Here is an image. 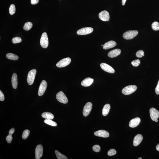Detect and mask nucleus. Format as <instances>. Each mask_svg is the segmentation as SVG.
Masks as SVG:
<instances>
[{
	"label": "nucleus",
	"instance_id": "nucleus-15",
	"mask_svg": "<svg viewBox=\"0 0 159 159\" xmlns=\"http://www.w3.org/2000/svg\"><path fill=\"white\" fill-rule=\"evenodd\" d=\"M143 140V136L140 134L137 135L134 138L133 145L135 146H138Z\"/></svg>",
	"mask_w": 159,
	"mask_h": 159
},
{
	"label": "nucleus",
	"instance_id": "nucleus-41",
	"mask_svg": "<svg viewBox=\"0 0 159 159\" xmlns=\"http://www.w3.org/2000/svg\"><path fill=\"white\" fill-rule=\"evenodd\" d=\"M156 148L157 151H159V143L157 145Z\"/></svg>",
	"mask_w": 159,
	"mask_h": 159
},
{
	"label": "nucleus",
	"instance_id": "nucleus-7",
	"mask_svg": "<svg viewBox=\"0 0 159 159\" xmlns=\"http://www.w3.org/2000/svg\"><path fill=\"white\" fill-rule=\"evenodd\" d=\"M93 31V28L91 27L83 28L78 30L77 32V33L78 35H86L92 32Z\"/></svg>",
	"mask_w": 159,
	"mask_h": 159
},
{
	"label": "nucleus",
	"instance_id": "nucleus-44",
	"mask_svg": "<svg viewBox=\"0 0 159 159\" xmlns=\"http://www.w3.org/2000/svg\"><path fill=\"white\" fill-rule=\"evenodd\" d=\"M101 46H103V45H101Z\"/></svg>",
	"mask_w": 159,
	"mask_h": 159
},
{
	"label": "nucleus",
	"instance_id": "nucleus-38",
	"mask_svg": "<svg viewBox=\"0 0 159 159\" xmlns=\"http://www.w3.org/2000/svg\"><path fill=\"white\" fill-rule=\"evenodd\" d=\"M39 2V0H31V3L32 4H36Z\"/></svg>",
	"mask_w": 159,
	"mask_h": 159
},
{
	"label": "nucleus",
	"instance_id": "nucleus-22",
	"mask_svg": "<svg viewBox=\"0 0 159 159\" xmlns=\"http://www.w3.org/2000/svg\"><path fill=\"white\" fill-rule=\"evenodd\" d=\"M110 108V106L109 104L105 105L104 106L102 110V114L104 116H106L109 113Z\"/></svg>",
	"mask_w": 159,
	"mask_h": 159
},
{
	"label": "nucleus",
	"instance_id": "nucleus-14",
	"mask_svg": "<svg viewBox=\"0 0 159 159\" xmlns=\"http://www.w3.org/2000/svg\"><path fill=\"white\" fill-rule=\"evenodd\" d=\"M94 134L95 136L103 137V138H108L109 136V133L108 131L104 130H100L95 132Z\"/></svg>",
	"mask_w": 159,
	"mask_h": 159
},
{
	"label": "nucleus",
	"instance_id": "nucleus-33",
	"mask_svg": "<svg viewBox=\"0 0 159 159\" xmlns=\"http://www.w3.org/2000/svg\"><path fill=\"white\" fill-rule=\"evenodd\" d=\"M140 63V61L139 60L137 59L134 60L131 62V64L133 66L135 67L138 66Z\"/></svg>",
	"mask_w": 159,
	"mask_h": 159
},
{
	"label": "nucleus",
	"instance_id": "nucleus-17",
	"mask_svg": "<svg viewBox=\"0 0 159 159\" xmlns=\"http://www.w3.org/2000/svg\"><path fill=\"white\" fill-rule=\"evenodd\" d=\"M116 45L117 43L115 41H110L107 42L103 45V48L105 50L114 47Z\"/></svg>",
	"mask_w": 159,
	"mask_h": 159
},
{
	"label": "nucleus",
	"instance_id": "nucleus-5",
	"mask_svg": "<svg viewBox=\"0 0 159 159\" xmlns=\"http://www.w3.org/2000/svg\"><path fill=\"white\" fill-rule=\"evenodd\" d=\"M56 98L58 101L60 103L66 104L68 102V98L62 91H60L57 94Z\"/></svg>",
	"mask_w": 159,
	"mask_h": 159
},
{
	"label": "nucleus",
	"instance_id": "nucleus-13",
	"mask_svg": "<svg viewBox=\"0 0 159 159\" xmlns=\"http://www.w3.org/2000/svg\"><path fill=\"white\" fill-rule=\"evenodd\" d=\"M99 17L102 21H108L110 20L109 13L106 11H103L100 12L99 14Z\"/></svg>",
	"mask_w": 159,
	"mask_h": 159
},
{
	"label": "nucleus",
	"instance_id": "nucleus-9",
	"mask_svg": "<svg viewBox=\"0 0 159 159\" xmlns=\"http://www.w3.org/2000/svg\"><path fill=\"white\" fill-rule=\"evenodd\" d=\"M43 148L41 145H38L36 147L35 151V158L40 159L42 156Z\"/></svg>",
	"mask_w": 159,
	"mask_h": 159
},
{
	"label": "nucleus",
	"instance_id": "nucleus-31",
	"mask_svg": "<svg viewBox=\"0 0 159 159\" xmlns=\"http://www.w3.org/2000/svg\"><path fill=\"white\" fill-rule=\"evenodd\" d=\"M116 151L113 149H110L108 152V155L109 156H113L116 154Z\"/></svg>",
	"mask_w": 159,
	"mask_h": 159
},
{
	"label": "nucleus",
	"instance_id": "nucleus-1",
	"mask_svg": "<svg viewBox=\"0 0 159 159\" xmlns=\"http://www.w3.org/2000/svg\"><path fill=\"white\" fill-rule=\"evenodd\" d=\"M137 89V87L135 85H130L124 88L122 92L123 94L129 95L134 92L136 91Z\"/></svg>",
	"mask_w": 159,
	"mask_h": 159
},
{
	"label": "nucleus",
	"instance_id": "nucleus-36",
	"mask_svg": "<svg viewBox=\"0 0 159 159\" xmlns=\"http://www.w3.org/2000/svg\"><path fill=\"white\" fill-rule=\"evenodd\" d=\"M5 99V97L4 94L2 92L0 91V100L1 101H4Z\"/></svg>",
	"mask_w": 159,
	"mask_h": 159
},
{
	"label": "nucleus",
	"instance_id": "nucleus-16",
	"mask_svg": "<svg viewBox=\"0 0 159 159\" xmlns=\"http://www.w3.org/2000/svg\"><path fill=\"white\" fill-rule=\"evenodd\" d=\"M141 120L139 118L137 117L131 120L130 122L129 126L132 128H135L139 124Z\"/></svg>",
	"mask_w": 159,
	"mask_h": 159
},
{
	"label": "nucleus",
	"instance_id": "nucleus-29",
	"mask_svg": "<svg viewBox=\"0 0 159 159\" xmlns=\"http://www.w3.org/2000/svg\"><path fill=\"white\" fill-rule=\"evenodd\" d=\"M16 8L14 4H11L10 6L9 9L10 14L11 15L14 14L16 12Z\"/></svg>",
	"mask_w": 159,
	"mask_h": 159
},
{
	"label": "nucleus",
	"instance_id": "nucleus-27",
	"mask_svg": "<svg viewBox=\"0 0 159 159\" xmlns=\"http://www.w3.org/2000/svg\"><path fill=\"white\" fill-rule=\"evenodd\" d=\"M30 131L29 130H26L23 131L22 135V138L23 140H26L29 136Z\"/></svg>",
	"mask_w": 159,
	"mask_h": 159
},
{
	"label": "nucleus",
	"instance_id": "nucleus-6",
	"mask_svg": "<svg viewBox=\"0 0 159 159\" xmlns=\"http://www.w3.org/2000/svg\"><path fill=\"white\" fill-rule=\"evenodd\" d=\"M71 62V59L70 58H63L56 64V66L58 68H62L67 66Z\"/></svg>",
	"mask_w": 159,
	"mask_h": 159
},
{
	"label": "nucleus",
	"instance_id": "nucleus-37",
	"mask_svg": "<svg viewBox=\"0 0 159 159\" xmlns=\"http://www.w3.org/2000/svg\"><path fill=\"white\" fill-rule=\"evenodd\" d=\"M155 91L157 95L159 94V80L158 82V85L155 89Z\"/></svg>",
	"mask_w": 159,
	"mask_h": 159
},
{
	"label": "nucleus",
	"instance_id": "nucleus-24",
	"mask_svg": "<svg viewBox=\"0 0 159 159\" xmlns=\"http://www.w3.org/2000/svg\"><path fill=\"white\" fill-rule=\"evenodd\" d=\"M32 26V23L31 22H27L25 23L23 28L25 31H28L31 29Z\"/></svg>",
	"mask_w": 159,
	"mask_h": 159
},
{
	"label": "nucleus",
	"instance_id": "nucleus-43",
	"mask_svg": "<svg viewBox=\"0 0 159 159\" xmlns=\"http://www.w3.org/2000/svg\"><path fill=\"white\" fill-rule=\"evenodd\" d=\"M138 159H142V158H141V157H140V158H138Z\"/></svg>",
	"mask_w": 159,
	"mask_h": 159
},
{
	"label": "nucleus",
	"instance_id": "nucleus-40",
	"mask_svg": "<svg viewBox=\"0 0 159 159\" xmlns=\"http://www.w3.org/2000/svg\"><path fill=\"white\" fill-rule=\"evenodd\" d=\"M126 0H122V3L123 6H124L125 5V3L126 2Z\"/></svg>",
	"mask_w": 159,
	"mask_h": 159
},
{
	"label": "nucleus",
	"instance_id": "nucleus-19",
	"mask_svg": "<svg viewBox=\"0 0 159 159\" xmlns=\"http://www.w3.org/2000/svg\"><path fill=\"white\" fill-rule=\"evenodd\" d=\"M121 52V51L120 49H115L110 51L108 53V56L110 58H114L120 55Z\"/></svg>",
	"mask_w": 159,
	"mask_h": 159
},
{
	"label": "nucleus",
	"instance_id": "nucleus-26",
	"mask_svg": "<svg viewBox=\"0 0 159 159\" xmlns=\"http://www.w3.org/2000/svg\"><path fill=\"white\" fill-rule=\"evenodd\" d=\"M44 122L46 124L51 125L52 126H56L57 125L56 122L52 121L51 120L46 119L44 120Z\"/></svg>",
	"mask_w": 159,
	"mask_h": 159
},
{
	"label": "nucleus",
	"instance_id": "nucleus-21",
	"mask_svg": "<svg viewBox=\"0 0 159 159\" xmlns=\"http://www.w3.org/2000/svg\"><path fill=\"white\" fill-rule=\"evenodd\" d=\"M42 116L46 119L53 120L54 118V115L51 113L46 112L42 114Z\"/></svg>",
	"mask_w": 159,
	"mask_h": 159
},
{
	"label": "nucleus",
	"instance_id": "nucleus-34",
	"mask_svg": "<svg viewBox=\"0 0 159 159\" xmlns=\"http://www.w3.org/2000/svg\"><path fill=\"white\" fill-rule=\"evenodd\" d=\"M100 147L99 145H95L93 147V150L94 151L96 152H99L100 150Z\"/></svg>",
	"mask_w": 159,
	"mask_h": 159
},
{
	"label": "nucleus",
	"instance_id": "nucleus-28",
	"mask_svg": "<svg viewBox=\"0 0 159 159\" xmlns=\"http://www.w3.org/2000/svg\"><path fill=\"white\" fill-rule=\"evenodd\" d=\"M152 27L155 31H158L159 30V23L156 21L154 22L152 24Z\"/></svg>",
	"mask_w": 159,
	"mask_h": 159
},
{
	"label": "nucleus",
	"instance_id": "nucleus-12",
	"mask_svg": "<svg viewBox=\"0 0 159 159\" xmlns=\"http://www.w3.org/2000/svg\"><path fill=\"white\" fill-rule=\"evenodd\" d=\"M150 117L153 121L158 119L159 117V112L156 109L152 108L150 109Z\"/></svg>",
	"mask_w": 159,
	"mask_h": 159
},
{
	"label": "nucleus",
	"instance_id": "nucleus-30",
	"mask_svg": "<svg viewBox=\"0 0 159 159\" xmlns=\"http://www.w3.org/2000/svg\"><path fill=\"white\" fill-rule=\"evenodd\" d=\"M12 43L14 44L19 43L22 42L21 38L19 37H16L13 38L12 40Z\"/></svg>",
	"mask_w": 159,
	"mask_h": 159
},
{
	"label": "nucleus",
	"instance_id": "nucleus-4",
	"mask_svg": "<svg viewBox=\"0 0 159 159\" xmlns=\"http://www.w3.org/2000/svg\"><path fill=\"white\" fill-rule=\"evenodd\" d=\"M49 42L48 35L46 32L43 33L42 34L40 39V44L42 47L46 48L48 47Z\"/></svg>",
	"mask_w": 159,
	"mask_h": 159
},
{
	"label": "nucleus",
	"instance_id": "nucleus-35",
	"mask_svg": "<svg viewBox=\"0 0 159 159\" xmlns=\"http://www.w3.org/2000/svg\"><path fill=\"white\" fill-rule=\"evenodd\" d=\"M6 140L8 143H11L13 140L12 135H8L6 137Z\"/></svg>",
	"mask_w": 159,
	"mask_h": 159
},
{
	"label": "nucleus",
	"instance_id": "nucleus-39",
	"mask_svg": "<svg viewBox=\"0 0 159 159\" xmlns=\"http://www.w3.org/2000/svg\"><path fill=\"white\" fill-rule=\"evenodd\" d=\"M15 131V129L14 128H12L10 129L9 131V135H11L14 133Z\"/></svg>",
	"mask_w": 159,
	"mask_h": 159
},
{
	"label": "nucleus",
	"instance_id": "nucleus-32",
	"mask_svg": "<svg viewBox=\"0 0 159 159\" xmlns=\"http://www.w3.org/2000/svg\"><path fill=\"white\" fill-rule=\"evenodd\" d=\"M144 55V52L142 50H139L137 51L136 55L137 57L141 58Z\"/></svg>",
	"mask_w": 159,
	"mask_h": 159
},
{
	"label": "nucleus",
	"instance_id": "nucleus-3",
	"mask_svg": "<svg viewBox=\"0 0 159 159\" xmlns=\"http://www.w3.org/2000/svg\"><path fill=\"white\" fill-rule=\"evenodd\" d=\"M36 70L35 69L32 70L28 73L27 81L28 85H31L33 84L36 74Z\"/></svg>",
	"mask_w": 159,
	"mask_h": 159
},
{
	"label": "nucleus",
	"instance_id": "nucleus-10",
	"mask_svg": "<svg viewBox=\"0 0 159 159\" xmlns=\"http://www.w3.org/2000/svg\"><path fill=\"white\" fill-rule=\"evenodd\" d=\"M93 105L91 102L87 103L84 107L83 114L85 117L88 116L91 111Z\"/></svg>",
	"mask_w": 159,
	"mask_h": 159
},
{
	"label": "nucleus",
	"instance_id": "nucleus-18",
	"mask_svg": "<svg viewBox=\"0 0 159 159\" xmlns=\"http://www.w3.org/2000/svg\"><path fill=\"white\" fill-rule=\"evenodd\" d=\"M93 81V79L89 77L87 78L82 81L81 84L84 87L89 86L92 84Z\"/></svg>",
	"mask_w": 159,
	"mask_h": 159
},
{
	"label": "nucleus",
	"instance_id": "nucleus-8",
	"mask_svg": "<svg viewBox=\"0 0 159 159\" xmlns=\"http://www.w3.org/2000/svg\"><path fill=\"white\" fill-rule=\"evenodd\" d=\"M47 86V82L43 80L40 85L38 91V95L40 96H42L46 91Z\"/></svg>",
	"mask_w": 159,
	"mask_h": 159
},
{
	"label": "nucleus",
	"instance_id": "nucleus-42",
	"mask_svg": "<svg viewBox=\"0 0 159 159\" xmlns=\"http://www.w3.org/2000/svg\"><path fill=\"white\" fill-rule=\"evenodd\" d=\"M155 122H157L158 121V119H156L155 120Z\"/></svg>",
	"mask_w": 159,
	"mask_h": 159
},
{
	"label": "nucleus",
	"instance_id": "nucleus-11",
	"mask_svg": "<svg viewBox=\"0 0 159 159\" xmlns=\"http://www.w3.org/2000/svg\"><path fill=\"white\" fill-rule=\"evenodd\" d=\"M103 71L109 73H115V70L112 67L105 63H102L100 65Z\"/></svg>",
	"mask_w": 159,
	"mask_h": 159
},
{
	"label": "nucleus",
	"instance_id": "nucleus-20",
	"mask_svg": "<svg viewBox=\"0 0 159 159\" xmlns=\"http://www.w3.org/2000/svg\"><path fill=\"white\" fill-rule=\"evenodd\" d=\"M11 82L13 88L16 89L18 86V78L16 73H14L13 74L12 77Z\"/></svg>",
	"mask_w": 159,
	"mask_h": 159
},
{
	"label": "nucleus",
	"instance_id": "nucleus-25",
	"mask_svg": "<svg viewBox=\"0 0 159 159\" xmlns=\"http://www.w3.org/2000/svg\"><path fill=\"white\" fill-rule=\"evenodd\" d=\"M55 153L56 154L57 158L58 159H67V158L65 155H63L61 153H60L57 150L55 151Z\"/></svg>",
	"mask_w": 159,
	"mask_h": 159
},
{
	"label": "nucleus",
	"instance_id": "nucleus-2",
	"mask_svg": "<svg viewBox=\"0 0 159 159\" xmlns=\"http://www.w3.org/2000/svg\"><path fill=\"white\" fill-rule=\"evenodd\" d=\"M138 34V31L136 30H130L124 33L123 37L125 39L130 40L133 39Z\"/></svg>",
	"mask_w": 159,
	"mask_h": 159
},
{
	"label": "nucleus",
	"instance_id": "nucleus-23",
	"mask_svg": "<svg viewBox=\"0 0 159 159\" xmlns=\"http://www.w3.org/2000/svg\"><path fill=\"white\" fill-rule=\"evenodd\" d=\"M6 57L8 59L13 60V61H16L18 59V57L16 55L13 54L12 53H8L6 55Z\"/></svg>",
	"mask_w": 159,
	"mask_h": 159
}]
</instances>
